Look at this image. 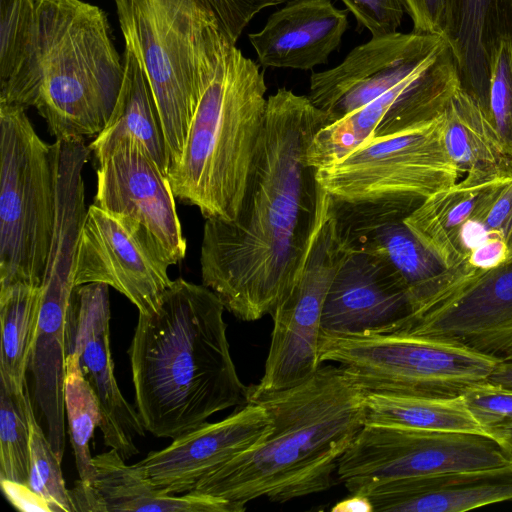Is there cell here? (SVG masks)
<instances>
[{"label": "cell", "instance_id": "cell-1", "mask_svg": "<svg viewBox=\"0 0 512 512\" xmlns=\"http://www.w3.org/2000/svg\"><path fill=\"white\" fill-rule=\"evenodd\" d=\"M328 122L308 96L285 87L268 96L237 216L205 221L202 284L242 321L271 315L304 266L327 195L307 154Z\"/></svg>", "mask_w": 512, "mask_h": 512}, {"label": "cell", "instance_id": "cell-2", "mask_svg": "<svg viewBox=\"0 0 512 512\" xmlns=\"http://www.w3.org/2000/svg\"><path fill=\"white\" fill-rule=\"evenodd\" d=\"M224 310L211 289L178 278L152 309L139 313L128 355L135 408L147 432L173 440L249 403Z\"/></svg>", "mask_w": 512, "mask_h": 512}, {"label": "cell", "instance_id": "cell-3", "mask_svg": "<svg viewBox=\"0 0 512 512\" xmlns=\"http://www.w3.org/2000/svg\"><path fill=\"white\" fill-rule=\"evenodd\" d=\"M365 395L343 367L328 364L298 385L251 398L268 412L270 432L190 492L246 506L258 498L285 503L326 491L366 424Z\"/></svg>", "mask_w": 512, "mask_h": 512}, {"label": "cell", "instance_id": "cell-4", "mask_svg": "<svg viewBox=\"0 0 512 512\" xmlns=\"http://www.w3.org/2000/svg\"><path fill=\"white\" fill-rule=\"evenodd\" d=\"M260 64L229 37L202 88L179 163L168 171L175 198L205 219H234L261 136L267 85Z\"/></svg>", "mask_w": 512, "mask_h": 512}, {"label": "cell", "instance_id": "cell-5", "mask_svg": "<svg viewBox=\"0 0 512 512\" xmlns=\"http://www.w3.org/2000/svg\"><path fill=\"white\" fill-rule=\"evenodd\" d=\"M124 64L98 6L37 0L26 108L33 106L56 139L96 138L114 110Z\"/></svg>", "mask_w": 512, "mask_h": 512}, {"label": "cell", "instance_id": "cell-6", "mask_svg": "<svg viewBox=\"0 0 512 512\" xmlns=\"http://www.w3.org/2000/svg\"><path fill=\"white\" fill-rule=\"evenodd\" d=\"M125 41L152 88L169 170L182 156L204 83L229 37L204 0H114Z\"/></svg>", "mask_w": 512, "mask_h": 512}, {"label": "cell", "instance_id": "cell-7", "mask_svg": "<svg viewBox=\"0 0 512 512\" xmlns=\"http://www.w3.org/2000/svg\"><path fill=\"white\" fill-rule=\"evenodd\" d=\"M461 87L447 39L412 32L367 79L365 105L315 134L308 162L316 169L332 165L368 140L435 119Z\"/></svg>", "mask_w": 512, "mask_h": 512}, {"label": "cell", "instance_id": "cell-8", "mask_svg": "<svg viewBox=\"0 0 512 512\" xmlns=\"http://www.w3.org/2000/svg\"><path fill=\"white\" fill-rule=\"evenodd\" d=\"M58 141L36 133L25 108L0 104V290L41 286L57 206Z\"/></svg>", "mask_w": 512, "mask_h": 512}, {"label": "cell", "instance_id": "cell-9", "mask_svg": "<svg viewBox=\"0 0 512 512\" xmlns=\"http://www.w3.org/2000/svg\"><path fill=\"white\" fill-rule=\"evenodd\" d=\"M320 363L343 367L365 392L461 396L486 381L499 360L458 343L403 332L320 333Z\"/></svg>", "mask_w": 512, "mask_h": 512}, {"label": "cell", "instance_id": "cell-10", "mask_svg": "<svg viewBox=\"0 0 512 512\" xmlns=\"http://www.w3.org/2000/svg\"><path fill=\"white\" fill-rule=\"evenodd\" d=\"M462 174L446 151L442 114L395 135L362 143L341 160L317 169V180L339 200L394 196L425 200Z\"/></svg>", "mask_w": 512, "mask_h": 512}, {"label": "cell", "instance_id": "cell-11", "mask_svg": "<svg viewBox=\"0 0 512 512\" xmlns=\"http://www.w3.org/2000/svg\"><path fill=\"white\" fill-rule=\"evenodd\" d=\"M512 465L490 438L366 423L341 457L337 476L350 494L401 479Z\"/></svg>", "mask_w": 512, "mask_h": 512}, {"label": "cell", "instance_id": "cell-12", "mask_svg": "<svg viewBox=\"0 0 512 512\" xmlns=\"http://www.w3.org/2000/svg\"><path fill=\"white\" fill-rule=\"evenodd\" d=\"M349 249L343 243L327 193L321 220L304 266L290 293L271 313L273 329L260 381L251 398L302 383L322 365L318 340L324 302Z\"/></svg>", "mask_w": 512, "mask_h": 512}, {"label": "cell", "instance_id": "cell-13", "mask_svg": "<svg viewBox=\"0 0 512 512\" xmlns=\"http://www.w3.org/2000/svg\"><path fill=\"white\" fill-rule=\"evenodd\" d=\"M397 331L449 340L500 362L512 361V251L487 270L456 277L443 272Z\"/></svg>", "mask_w": 512, "mask_h": 512}, {"label": "cell", "instance_id": "cell-14", "mask_svg": "<svg viewBox=\"0 0 512 512\" xmlns=\"http://www.w3.org/2000/svg\"><path fill=\"white\" fill-rule=\"evenodd\" d=\"M171 265L167 252L143 224L95 204L88 207L77 250L75 286L107 284L144 313L171 285Z\"/></svg>", "mask_w": 512, "mask_h": 512}, {"label": "cell", "instance_id": "cell-15", "mask_svg": "<svg viewBox=\"0 0 512 512\" xmlns=\"http://www.w3.org/2000/svg\"><path fill=\"white\" fill-rule=\"evenodd\" d=\"M438 258L452 276L498 266L512 251V166L467 176L436 218Z\"/></svg>", "mask_w": 512, "mask_h": 512}, {"label": "cell", "instance_id": "cell-16", "mask_svg": "<svg viewBox=\"0 0 512 512\" xmlns=\"http://www.w3.org/2000/svg\"><path fill=\"white\" fill-rule=\"evenodd\" d=\"M110 317L107 284L74 286L66 315L65 350L77 355L81 372L98 399L104 444L126 461L138 454L134 439L143 437L146 430L115 379Z\"/></svg>", "mask_w": 512, "mask_h": 512}, {"label": "cell", "instance_id": "cell-17", "mask_svg": "<svg viewBox=\"0 0 512 512\" xmlns=\"http://www.w3.org/2000/svg\"><path fill=\"white\" fill-rule=\"evenodd\" d=\"M330 197L337 229L345 246L386 259L405 282L414 313L445 270L404 222L424 200L407 196L356 201Z\"/></svg>", "mask_w": 512, "mask_h": 512}, {"label": "cell", "instance_id": "cell-18", "mask_svg": "<svg viewBox=\"0 0 512 512\" xmlns=\"http://www.w3.org/2000/svg\"><path fill=\"white\" fill-rule=\"evenodd\" d=\"M412 314L409 290L397 270L378 254L349 249L327 293L321 332L391 333Z\"/></svg>", "mask_w": 512, "mask_h": 512}, {"label": "cell", "instance_id": "cell-19", "mask_svg": "<svg viewBox=\"0 0 512 512\" xmlns=\"http://www.w3.org/2000/svg\"><path fill=\"white\" fill-rule=\"evenodd\" d=\"M94 204L143 224L173 265L184 259L186 239L168 176L139 144L121 142L98 162Z\"/></svg>", "mask_w": 512, "mask_h": 512}, {"label": "cell", "instance_id": "cell-20", "mask_svg": "<svg viewBox=\"0 0 512 512\" xmlns=\"http://www.w3.org/2000/svg\"><path fill=\"white\" fill-rule=\"evenodd\" d=\"M266 409L254 402L228 417L173 439L136 465L150 482L168 494L188 493L207 474L258 445L270 432Z\"/></svg>", "mask_w": 512, "mask_h": 512}, {"label": "cell", "instance_id": "cell-21", "mask_svg": "<svg viewBox=\"0 0 512 512\" xmlns=\"http://www.w3.org/2000/svg\"><path fill=\"white\" fill-rule=\"evenodd\" d=\"M347 28V10L330 0H290L248 39L262 67L308 71L328 63Z\"/></svg>", "mask_w": 512, "mask_h": 512}, {"label": "cell", "instance_id": "cell-22", "mask_svg": "<svg viewBox=\"0 0 512 512\" xmlns=\"http://www.w3.org/2000/svg\"><path fill=\"white\" fill-rule=\"evenodd\" d=\"M95 477L69 489L75 512H243L246 506L188 492L174 496L154 486L136 465H127L115 449L93 457Z\"/></svg>", "mask_w": 512, "mask_h": 512}, {"label": "cell", "instance_id": "cell-23", "mask_svg": "<svg viewBox=\"0 0 512 512\" xmlns=\"http://www.w3.org/2000/svg\"><path fill=\"white\" fill-rule=\"evenodd\" d=\"M373 512H463L512 501V465L507 467L401 479L370 486Z\"/></svg>", "mask_w": 512, "mask_h": 512}, {"label": "cell", "instance_id": "cell-24", "mask_svg": "<svg viewBox=\"0 0 512 512\" xmlns=\"http://www.w3.org/2000/svg\"><path fill=\"white\" fill-rule=\"evenodd\" d=\"M509 37L512 0H450L445 38L454 53L462 88L488 114L492 61L500 41Z\"/></svg>", "mask_w": 512, "mask_h": 512}, {"label": "cell", "instance_id": "cell-25", "mask_svg": "<svg viewBox=\"0 0 512 512\" xmlns=\"http://www.w3.org/2000/svg\"><path fill=\"white\" fill-rule=\"evenodd\" d=\"M122 86L109 121L89 145L99 162L117 145L133 141L168 175L170 161L163 123L147 76L134 52L125 46Z\"/></svg>", "mask_w": 512, "mask_h": 512}, {"label": "cell", "instance_id": "cell-26", "mask_svg": "<svg viewBox=\"0 0 512 512\" xmlns=\"http://www.w3.org/2000/svg\"><path fill=\"white\" fill-rule=\"evenodd\" d=\"M443 114L445 148L463 174L512 165V157L491 116L462 87L449 100Z\"/></svg>", "mask_w": 512, "mask_h": 512}, {"label": "cell", "instance_id": "cell-27", "mask_svg": "<svg viewBox=\"0 0 512 512\" xmlns=\"http://www.w3.org/2000/svg\"><path fill=\"white\" fill-rule=\"evenodd\" d=\"M365 405L366 423L485 436L468 410L462 395L441 398L366 392Z\"/></svg>", "mask_w": 512, "mask_h": 512}, {"label": "cell", "instance_id": "cell-28", "mask_svg": "<svg viewBox=\"0 0 512 512\" xmlns=\"http://www.w3.org/2000/svg\"><path fill=\"white\" fill-rule=\"evenodd\" d=\"M37 0H0V104L26 109Z\"/></svg>", "mask_w": 512, "mask_h": 512}, {"label": "cell", "instance_id": "cell-29", "mask_svg": "<svg viewBox=\"0 0 512 512\" xmlns=\"http://www.w3.org/2000/svg\"><path fill=\"white\" fill-rule=\"evenodd\" d=\"M40 286L18 283L0 290V381L22 393L34 341Z\"/></svg>", "mask_w": 512, "mask_h": 512}, {"label": "cell", "instance_id": "cell-30", "mask_svg": "<svg viewBox=\"0 0 512 512\" xmlns=\"http://www.w3.org/2000/svg\"><path fill=\"white\" fill-rule=\"evenodd\" d=\"M64 401L79 479L90 483L95 477V466L89 442L95 428L100 425L101 411L93 389L81 372L75 353L66 354Z\"/></svg>", "mask_w": 512, "mask_h": 512}, {"label": "cell", "instance_id": "cell-31", "mask_svg": "<svg viewBox=\"0 0 512 512\" xmlns=\"http://www.w3.org/2000/svg\"><path fill=\"white\" fill-rule=\"evenodd\" d=\"M30 394L0 381V479L28 483L30 468Z\"/></svg>", "mask_w": 512, "mask_h": 512}, {"label": "cell", "instance_id": "cell-32", "mask_svg": "<svg viewBox=\"0 0 512 512\" xmlns=\"http://www.w3.org/2000/svg\"><path fill=\"white\" fill-rule=\"evenodd\" d=\"M30 423V468L27 485L48 504L51 512H72L69 489L62 475L61 461L36 419L32 401L28 403Z\"/></svg>", "mask_w": 512, "mask_h": 512}, {"label": "cell", "instance_id": "cell-33", "mask_svg": "<svg viewBox=\"0 0 512 512\" xmlns=\"http://www.w3.org/2000/svg\"><path fill=\"white\" fill-rule=\"evenodd\" d=\"M462 396L485 436L512 464V388L486 380L469 386Z\"/></svg>", "mask_w": 512, "mask_h": 512}, {"label": "cell", "instance_id": "cell-34", "mask_svg": "<svg viewBox=\"0 0 512 512\" xmlns=\"http://www.w3.org/2000/svg\"><path fill=\"white\" fill-rule=\"evenodd\" d=\"M489 114L512 157V37L500 41L492 61Z\"/></svg>", "mask_w": 512, "mask_h": 512}, {"label": "cell", "instance_id": "cell-35", "mask_svg": "<svg viewBox=\"0 0 512 512\" xmlns=\"http://www.w3.org/2000/svg\"><path fill=\"white\" fill-rule=\"evenodd\" d=\"M360 27L372 37L398 32L405 12L401 0H341Z\"/></svg>", "mask_w": 512, "mask_h": 512}, {"label": "cell", "instance_id": "cell-36", "mask_svg": "<svg viewBox=\"0 0 512 512\" xmlns=\"http://www.w3.org/2000/svg\"><path fill=\"white\" fill-rule=\"evenodd\" d=\"M216 15L221 27L237 42L250 21L263 9L287 0H204Z\"/></svg>", "mask_w": 512, "mask_h": 512}, {"label": "cell", "instance_id": "cell-37", "mask_svg": "<svg viewBox=\"0 0 512 512\" xmlns=\"http://www.w3.org/2000/svg\"><path fill=\"white\" fill-rule=\"evenodd\" d=\"M413 23L412 31L445 37L449 23L450 0H401Z\"/></svg>", "mask_w": 512, "mask_h": 512}, {"label": "cell", "instance_id": "cell-38", "mask_svg": "<svg viewBox=\"0 0 512 512\" xmlns=\"http://www.w3.org/2000/svg\"><path fill=\"white\" fill-rule=\"evenodd\" d=\"M0 483L6 498L18 510L51 512L47 502L27 484L3 479Z\"/></svg>", "mask_w": 512, "mask_h": 512}, {"label": "cell", "instance_id": "cell-39", "mask_svg": "<svg viewBox=\"0 0 512 512\" xmlns=\"http://www.w3.org/2000/svg\"><path fill=\"white\" fill-rule=\"evenodd\" d=\"M351 497L346 498L335 504L334 507L331 508L333 512H371L373 511V506L370 500L359 494H350Z\"/></svg>", "mask_w": 512, "mask_h": 512}, {"label": "cell", "instance_id": "cell-40", "mask_svg": "<svg viewBox=\"0 0 512 512\" xmlns=\"http://www.w3.org/2000/svg\"><path fill=\"white\" fill-rule=\"evenodd\" d=\"M487 381L512 388V361L500 362L488 377Z\"/></svg>", "mask_w": 512, "mask_h": 512}]
</instances>
